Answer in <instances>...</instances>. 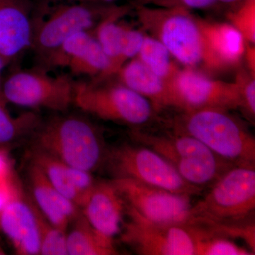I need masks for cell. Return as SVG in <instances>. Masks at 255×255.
<instances>
[{
	"mask_svg": "<svg viewBox=\"0 0 255 255\" xmlns=\"http://www.w3.org/2000/svg\"><path fill=\"white\" fill-rule=\"evenodd\" d=\"M18 187L19 185L14 177L0 182V211L7 204Z\"/></svg>",
	"mask_w": 255,
	"mask_h": 255,
	"instance_id": "obj_29",
	"label": "cell"
},
{
	"mask_svg": "<svg viewBox=\"0 0 255 255\" xmlns=\"http://www.w3.org/2000/svg\"><path fill=\"white\" fill-rule=\"evenodd\" d=\"M29 140L31 150L92 173L102 167L108 150L98 127L78 114L58 113L42 119Z\"/></svg>",
	"mask_w": 255,
	"mask_h": 255,
	"instance_id": "obj_1",
	"label": "cell"
},
{
	"mask_svg": "<svg viewBox=\"0 0 255 255\" xmlns=\"http://www.w3.org/2000/svg\"><path fill=\"white\" fill-rule=\"evenodd\" d=\"M38 217L41 236L40 255H68L67 231L55 227L48 222L39 211Z\"/></svg>",
	"mask_w": 255,
	"mask_h": 255,
	"instance_id": "obj_26",
	"label": "cell"
},
{
	"mask_svg": "<svg viewBox=\"0 0 255 255\" xmlns=\"http://www.w3.org/2000/svg\"><path fill=\"white\" fill-rule=\"evenodd\" d=\"M73 105L102 120L140 128L150 122L156 111L152 103L120 82H75Z\"/></svg>",
	"mask_w": 255,
	"mask_h": 255,
	"instance_id": "obj_8",
	"label": "cell"
},
{
	"mask_svg": "<svg viewBox=\"0 0 255 255\" xmlns=\"http://www.w3.org/2000/svg\"><path fill=\"white\" fill-rule=\"evenodd\" d=\"M6 149L0 148V182L9 180L14 177L11 161Z\"/></svg>",
	"mask_w": 255,
	"mask_h": 255,
	"instance_id": "obj_30",
	"label": "cell"
},
{
	"mask_svg": "<svg viewBox=\"0 0 255 255\" xmlns=\"http://www.w3.org/2000/svg\"><path fill=\"white\" fill-rule=\"evenodd\" d=\"M131 137L137 143L155 150L173 166L189 184L201 189L210 187L233 167L209 150L197 139L173 132L158 135L132 128Z\"/></svg>",
	"mask_w": 255,
	"mask_h": 255,
	"instance_id": "obj_4",
	"label": "cell"
},
{
	"mask_svg": "<svg viewBox=\"0 0 255 255\" xmlns=\"http://www.w3.org/2000/svg\"><path fill=\"white\" fill-rule=\"evenodd\" d=\"M169 105L191 112L202 109L231 110L240 108L237 82H224L211 78L201 70L179 69L168 82Z\"/></svg>",
	"mask_w": 255,
	"mask_h": 255,
	"instance_id": "obj_11",
	"label": "cell"
},
{
	"mask_svg": "<svg viewBox=\"0 0 255 255\" xmlns=\"http://www.w3.org/2000/svg\"><path fill=\"white\" fill-rule=\"evenodd\" d=\"M0 231L16 254L40 255L41 236L38 211L31 199L25 196L20 186L0 211Z\"/></svg>",
	"mask_w": 255,
	"mask_h": 255,
	"instance_id": "obj_13",
	"label": "cell"
},
{
	"mask_svg": "<svg viewBox=\"0 0 255 255\" xmlns=\"http://www.w3.org/2000/svg\"><path fill=\"white\" fill-rule=\"evenodd\" d=\"M210 49L225 69L236 66L246 51V41L229 22H213L199 18Z\"/></svg>",
	"mask_w": 255,
	"mask_h": 255,
	"instance_id": "obj_19",
	"label": "cell"
},
{
	"mask_svg": "<svg viewBox=\"0 0 255 255\" xmlns=\"http://www.w3.org/2000/svg\"><path fill=\"white\" fill-rule=\"evenodd\" d=\"M197 139L234 166H255V140L236 117L222 109L184 112L176 119L174 131Z\"/></svg>",
	"mask_w": 255,
	"mask_h": 255,
	"instance_id": "obj_3",
	"label": "cell"
},
{
	"mask_svg": "<svg viewBox=\"0 0 255 255\" xmlns=\"http://www.w3.org/2000/svg\"><path fill=\"white\" fill-rule=\"evenodd\" d=\"M136 4L164 7L178 6L189 10H201L216 6L217 0H137Z\"/></svg>",
	"mask_w": 255,
	"mask_h": 255,
	"instance_id": "obj_28",
	"label": "cell"
},
{
	"mask_svg": "<svg viewBox=\"0 0 255 255\" xmlns=\"http://www.w3.org/2000/svg\"><path fill=\"white\" fill-rule=\"evenodd\" d=\"M32 0H0V54L9 63L31 48Z\"/></svg>",
	"mask_w": 255,
	"mask_h": 255,
	"instance_id": "obj_15",
	"label": "cell"
},
{
	"mask_svg": "<svg viewBox=\"0 0 255 255\" xmlns=\"http://www.w3.org/2000/svg\"><path fill=\"white\" fill-rule=\"evenodd\" d=\"M244 1H246V0H217V4L216 5H231V6H234L236 5L241 4V3Z\"/></svg>",
	"mask_w": 255,
	"mask_h": 255,
	"instance_id": "obj_34",
	"label": "cell"
},
{
	"mask_svg": "<svg viewBox=\"0 0 255 255\" xmlns=\"http://www.w3.org/2000/svg\"><path fill=\"white\" fill-rule=\"evenodd\" d=\"M75 80L68 75H49L43 68L18 70L6 78L1 95L6 103L65 113L73 105Z\"/></svg>",
	"mask_w": 255,
	"mask_h": 255,
	"instance_id": "obj_9",
	"label": "cell"
},
{
	"mask_svg": "<svg viewBox=\"0 0 255 255\" xmlns=\"http://www.w3.org/2000/svg\"><path fill=\"white\" fill-rule=\"evenodd\" d=\"M248 48L246 47V51L245 54H246L247 63H248V68L251 70L250 73L255 76V47L251 45L249 46V43H248Z\"/></svg>",
	"mask_w": 255,
	"mask_h": 255,
	"instance_id": "obj_32",
	"label": "cell"
},
{
	"mask_svg": "<svg viewBox=\"0 0 255 255\" xmlns=\"http://www.w3.org/2000/svg\"><path fill=\"white\" fill-rule=\"evenodd\" d=\"M136 58L167 82L173 78L179 70L167 48L152 36H145Z\"/></svg>",
	"mask_w": 255,
	"mask_h": 255,
	"instance_id": "obj_23",
	"label": "cell"
},
{
	"mask_svg": "<svg viewBox=\"0 0 255 255\" xmlns=\"http://www.w3.org/2000/svg\"><path fill=\"white\" fill-rule=\"evenodd\" d=\"M130 10L128 6H116L112 12L106 16L94 29V35L99 44L110 59L111 65L107 78L115 75L117 64L122 51L125 25L119 22Z\"/></svg>",
	"mask_w": 255,
	"mask_h": 255,
	"instance_id": "obj_21",
	"label": "cell"
},
{
	"mask_svg": "<svg viewBox=\"0 0 255 255\" xmlns=\"http://www.w3.org/2000/svg\"><path fill=\"white\" fill-rule=\"evenodd\" d=\"M143 28L164 45L174 60L184 68L207 71L224 70L210 49L199 18L191 10L135 4Z\"/></svg>",
	"mask_w": 255,
	"mask_h": 255,
	"instance_id": "obj_2",
	"label": "cell"
},
{
	"mask_svg": "<svg viewBox=\"0 0 255 255\" xmlns=\"http://www.w3.org/2000/svg\"><path fill=\"white\" fill-rule=\"evenodd\" d=\"M6 105V101L0 97V148L7 150L23 140L29 139L42 119L33 112L13 117Z\"/></svg>",
	"mask_w": 255,
	"mask_h": 255,
	"instance_id": "obj_22",
	"label": "cell"
},
{
	"mask_svg": "<svg viewBox=\"0 0 255 255\" xmlns=\"http://www.w3.org/2000/svg\"><path fill=\"white\" fill-rule=\"evenodd\" d=\"M68 255H116L114 239L92 227L82 213L72 221L67 231Z\"/></svg>",
	"mask_w": 255,
	"mask_h": 255,
	"instance_id": "obj_20",
	"label": "cell"
},
{
	"mask_svg": "<svg viewBox=\"0 0 255 255\" xmlns=\"http://www.w3.org/2000/svg\"><path fill=\"white\" fill-rule=\"evenodd\" d=\"M29 162L26 174L32 202L48 222L68 231L70 223L81 213L80 208L60 194L41 169Z\"/></svg>",
	"mask_w": 255,
	"mask_h": 255,
	"instance_id": "obj_16",
	"label": "cell"
},
{
	"mask_svg": "<svg viewBox=\"0 0 255 255\" xmlns=\"http://www.w3.org/2000/svg\"><path fill=\"white\" fill-rule=\"evenodd\" d=\"M115 75L121 84L150 101L156 112L170 107L167 82L138 58L128 60Z\"/></svg>",
	"mask_w": 255,
	"mask_h": 255,
	"instance_id": "obj_18",
	"label": "cell"
},
{
	"mask_svg": "<svg viewBox=\"0 0 255 255\" xmlns=\"http://www.w3.org/2000/svg\"><path fill=\"white\" fill-rule=\"evenodd\" d=\"M120 240L142 255H194L195 235L186 223L155 222L127 204Z\"/></svg>",
	"mask_w": 255,
	"mask_h": 255,
	"instance_id": "obj_10",
	"label": "cell"
},
{
	"mask_svg": "<svg viewBox=\"0 0 255 255\" xmlns=\"http://www.w3.org/2000/svg\"><path fill=\"white\" fill-rule=\"evenodd\" d=\"M39 4H53L63 2L78 3H102V4H110L116 0H36Z\"/></svg>",
	"mask_w": 255,
	"mask_h": 255,
	"instance_id": "obj_31",
	"label": "cell"
},
{
	"mask_svg": "<svg viewBox=\"0 0 255 255\" xmlns=\"http://www.w3.org/2000/svg\"><path fill=\"white\" fill-rule=\"evenodd\" d=\"M28 156L50 184L80 209L84 198L97 180L92 172L69 166L39 151L30 150Z\"/></svg>",
	"mask_w": 255,
	"mask_h": 255,
	"instance_id": "obj_17",
	"label": "cell"
},
{
	"mask_svg": "<svg viewBox=\"0 0 255 255\" xmlns=\"http://www.w3.org/2000/svg\"><path fill=\"white\" fill-rule=\"evenodd\" d=\"M236 81L239 86L240 108L250 118L254 119L255 116V80L253 75L248 73L238 74Z\"/></svg>",
	"mask_w": 255,
	"mask_h": 255,
	"instance_id": "obj_27",
	"label": "cell"
},
{
	"mask_svg": "<svg viewBox=\"0 0 255 255\" xmlns=\"http://www.w3.org/2000/svg\"><path fill=\"white\" fill-rule=\"evenodd\" d=\"M40 4L41 9L32 19L31 48L40 60L69 37L82 31H93L99 23L116 7L102 3L63 2Z\"/></svg>",
	"mask_w": 255,
	"mask_h": 255,
	"instance_id": "obj_6",
	"label": "cell"
},
{
	"mask_svg": "<svg viewBox=\"0 0 255 255\" xmlns=\"http://www.w3.org/2000/svg\"><path fill=\"white\" fill-rule=\"evenodd\" d=\"M102 167L112 178L132 179L176 194L194 196L203 190L184 180L162 155L142 145L108 147Z\"/></svg>",
	"mask_w": 255,
	"mask_h": 255,
	"instance_id": "obj_7",
	"label": "cell"
},
{
	"mask_svg": "<svg viewBox=\"0 0 255 255\" xmlns=\"http://www.w3.org/2000/svg\"><path fill=\"white\" fill-rule=\"evenodd\" d=\"M127 204L111 180H96L80 206L84 217L92 227L114 239L122 230Z\"/></svg>",
	"mask_w": 255,
	"mask_h": 255,
	"instance_id": "obj_14",
	"label": "cell"
},
{
	"mask_svg": "<svg viewBox=\"0 0 255 255\" xmlns=\"http://www.w3.org/2000/svg\"><path fill=\"white\" fill-rule=\"evenodd\" d=\"M229 23L240 31L246 43H255V0H246L228 13Z\"/></svg>",
	"mask_w": 255,
	"mask_h": 255,
	"instance_id": "obj_25",
	"label": "cell"
},
{
	"mask_svg": "<svg viewBox=\"0 0 255 255\" xmlns=\"http://www.w3.org/2000/svg\"><path fill=\"white\" fill-rule=\"evenodd\" d=\"M128 205L155 222L187 223L191 219V197L152 187L132 179L112 178Z\"/></svg>",
	"mask_w": 255,
	"mask_h": 255,
	"instance_id": "obj_12",
	"label": "cell"
},
{
	"mask_svg": "<svg viewBox=\"0 0 255 255\" xmlns=\"http://www.w3.org/2000/svg\"><path fill=\"white\" fill-rule=\"evenodd\" d=\"M210 188L201 200L193 204L190 220L227 226L253 222L255 166H233Z\"/></svg>",
	"mask_w": 255,
	"mask_h": 255,
	"instance_id": "obj_5",
	"label": "cell"
},
{
	"mask_svg": "<svg viewBox=\"0 0 255 255\" xmlns=\"http://www.w3.org/2000/svg\"><path fill=\"white\" fill-rule=\"evenodd\" d=\"M195 233L194 255H252L249 248L236 244L229 238L214 235L198 226H193Z\"/></svg>",
	"mask_w": 255,
	"mask_h": 255,
	"instance_id": "obj_24",
	"label": "cell"
},
{
	"mask_svg": "<svg viewBox=\"0 0 255 255\" xmlns=\"http://www.w3.org/2000/svg\"><path fill=\"white\" fill-rule=\"evenodd\" d=\"M9 63V62L8 61L3 55L0 54V78H1V74L2 73L3 70H4L5 67L7 66ZM1 87H2V84H1V78H0V97L3 98L2 95H1Z\"/></svg>",
	"mask_w": 255,
	"mask_h": 255,
	"instance_id": "obj_33",
	"label": "cell"
}]
</instances>
